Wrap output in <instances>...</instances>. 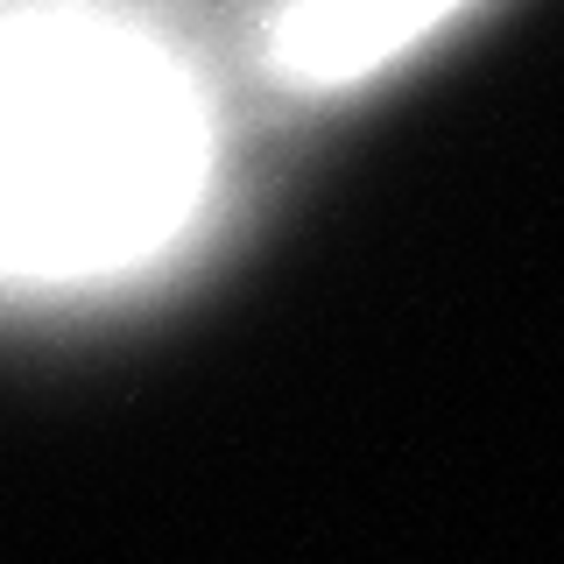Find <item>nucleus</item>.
<instances>
[{"label":"nucleus","instance_id":"f03ea898","mask_svg":"<svg viewBox=\"0 0 564 564\" xmlns=\"http://www.w3.org/2000/svg\"><path fill=\"white\" fill-rule=\"evenodd\" d=\"M473 0H275L261 64L290 93H352L458 22Z\"/></svg>","mask_w":564,"mask_h":564},{"label":"nucleus","instance_id":"f257e3e1","mask_svg":"<svg viewBox=\"0 0 564 564\" xmlns=\"http://www.w3.org/2000/svg\"><path fill=\"white\" fill-rule=\"evenodd\" d=\"M219 198L226 99L184 0H0V296L163 275Z\"/></svg>","mask_w":564,"mask_h":564}]
</instances>
